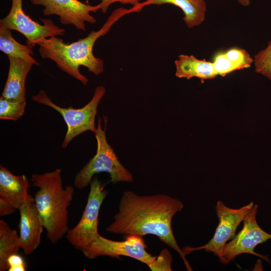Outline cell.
I'll list each match as a JSON object with an SVG mask.
<instances>
[{
  "instance_id": "obj_13",
  "label": "cell",
  "mask_w": 271,
  "mask_h": 271,
  "mask_svg": "<svg viewBox=\"0 0 271 271\" xmlns=\"http://www.w3.org/2000/svg\"><path fill=\"white\" fill-rule=\"evenodd\" d=\"M18 210L20 214L19 228L21 248L29 255L39 246L44 226L32 195Z\"/></svg>"
},
{
  "instance_id": "obj_15",
  "label": "cell",
  "mask_w": 271,
  "mask_h": 271,
  "mask_svg": "<svg viewBox=\"0 0 271 271\" xmlns=\"http://www.w3.org/2000/svg\"><path fill=\"white\" fill-rule=\"evenodd\" d=\"M175 64V75L178 78L189 79L197 77L204 80L215 78L217 76L212 62L198 59L192 55H179Z\"/></svg>"
},
{
  "instance_id": "obj_21",
  "label": "cell",
  "mask_w": 271,
  "mask_h": 271,
  "mask_svg": "<svg viewBox=\"0 0 271 271\" xmlns=\"http://www.w3.org/2000/svg\"><path fill=\"white\" fill-rule=\"evenodd\" d=\"M224 53L228 58L235 65L238 70L249 67L253 61L249 53L243 49L231 48Z\"/></svg>"
},
{
  "instance_id": "obj_10",
  "label": "cell",
  "mask_w": 271,
  "mask_h": 271,
  "mask_svg": "<svg viewBox=\"0 0 271 271\" xmlns=\"http://www.w3.org/2000/svg\"><path fill=\"white\" fill-rule=\"evenodd\" d=\"M257 205L254 204L243 220L241 230L225 245L219 260L222 263L228 264L243 253L252 254L269 261L268 257L254 250L257 245L271 239V234L264 231L257 223Z\"/></svg>"
},
{
  "instance_id": "obj_26",
  "label": "cell",
  "mask_w": 271,
  "mask_h": 271,
  "mask_svg": "<svg viewBox=\"0 0 271 271\" xmlns=\"http://www.w3.org/2000/svg\"><path fill=\"white\" fill-rule=\"evenodd\" d=\"M239 4L244 7H247L250 4V0H237Z\"/></svg>"
},
{
  "instance_id": "obj_16",
  "label": "cell",
  "mask_w": 271,
  "mask_h": 271,
  "mask_svg": "<svg viewBox=\"0 0 271 271\" xmlns=\"http://www.w3.org/2000/svg\"><path fill=\"white\" fill-rule=\"evenodd\" d=\"M166 4L177 6L182 10L184 15L183 19L189 28L197 26L205 20L207 8L204 0H147L143 4L134 7L133 9L136 11L148 5Z\"/></svg>"
},
{
  "instance_id": "obj_11",
  "label": "cell",
  "mask_w": 271,
  "mask_h": 271,
  "mask_svg": "<svg viewBox=\"0 0 271 271\" xmlns=\"http://www.w3.org/2000/svg\"><path fill=\"white\" fill-rule=\"evenodd\" d=\"M35 6L44 7L42 12L46 16L56 15L61 24L71 25L77 30L85 31L86 23L95 24L96 20L91 15L100 10L99 4L92 6L79 0H30Z\"/></svg>"
},
{
  "instance_id": "obj_8",
  "label": "cell",
  "mask_w": 271,
  "mask_h": 271,
  "mask_svg": "<svg viewBox=\"0 0 271 271\" xmlns=\"http://www.w3.org/2000/svg\"><path fill=\"white\" fill-rule=\"evenodd\" d=\"M253 205V202H250L241 208L234 209L226 206L222 201L218 200L215 210L219 223L213 236L204 245L196 247H184L182 249L184 254L186 255L193 251L204 250L206 252L213 253L220 260L227 242L235 236L236 229Z\"/></svg>"
},
{
  "instance_id": "obj_24",
  "label": "cell",
  "mask_w": 271,
  "mask_h": 271,
  "mask_svg": "<svg viewBox=\"0 0 271 271\" xmlns=\"http://www.w3.org/2000/svg\"><path fill=\"white\" fill-rule=\"evenodd\" d=\"M9 271H25L27 264L23 257L18 253L11 255L8 259Z\"/></svg>"
},
{
  "instance_id": "obj_9",
  "label": "cell",
  "mask_w": 271,
  "mask_h": 271,
  "mask_svg": "<svg viewBox=\"0 0 271 271\" xmlns=\"http://www.w3.org/2000/svg\"><path fill=\"white\" fill-rule=\"evenodd\" d=\"M43 25L32 20L24 12L23 0H12V6L8 15L0 20V26L17 31L26 38L27 44L32 47L41 39L62 36L65 30L55 25L49 19L40 18Z\"/></svg>"
},
{
  "instance_id": "obj_19",
  "label": "cell",
  "mask_w": 271,
  "mask_h": 271,
  "mask_svg": "<svg viewBox=\"0 0 271 271\" xmlns=\"http://www.w3.org/2000/svg\"><path fill=\"white\" fill-rule=\"evenodd\" d=\"M26 101L11 100L2 96L0 98V118L16 121L25 113Z\"/></svg>"
},
{
  "instance_id": "obj_17",
  "label": "cell",
  "mask_w": 271,
  "mask_h": 271,
  "mask_svg": "<svg viewBox=\"0 0 271 271\" xmlns=\"http://www.w3.org/2000/svg\"><path fill=\"white\" fill-rule=\"evenodd\" d=\"M21 248L17 231L12 229L4 220H0V270H8V258L18 253Z\"/></svg>"
},
{
  "instance_id": "obj_20",
  "label": "cell",
  "mask_w": 271,
  "mask_h": 271,
  "mask_svg": "<svg viewBox=\"0 0 271 271\" xmlns=\"http://www.w3.org/2000/svg\"><path fill=\"white\" fill-rule=\"evenodd\" d=\"M255 71L271 80V40L266 47L254 57Z\"/></svg>"
},
{
  "instance_id": "obj_3",
  "label": "cell",
  "mask_w": 271,
  "mask_h": 271,
  "mask_svg": "<svg viewBox=\"0 0 271 271\" xmlns=\"http://www.w3.org/2000/svg\"><path fill=\"white\" fill-rule=\"evenodd\" d=\"M61 169L42 174H34L32 186L38 187L34 200L47 236L52 243L58 241L68 230V208L72 200L75 189L63 187Z\"/></svg>"
},
{
  "instance_id": "obj_14",
  "label": "cell",
  "mask_w": 271,
  "mask_h": 271,
  "mask_svg": "<svg viewBox=\"0 0 271 271\" xmlns=\"http://www.w3.org/2000/svg\"><path fill=\"white\" fill-rule=\"evenodd\" d=\"M8 58V75L1 96L11 100L26 101V79L34 64L21 58Z\"/></svg>"
},
{
  "instance_id": "obj_6",
  "label": "cell",
  "mask_w": 271,
  "mask_h": 271,
  "mask_svg": "<svg viewBox=\"0 0 271 271\" xmlns=\"http://www.w3.org/2000/svg\"><path fill=\"white\" fill-rule=\"evenodd\" d=\"M87 201L77 225L69 229L66 238L76 249L81 250L93 242L99 235L98 231L99 213L101 204L108 194L97 178L90 183Z\"/></svg>"
},
{
  "instance_id": "obj_18",
  "label": "cell",
  "mask_w": 271,
  "mask_h": 271,
  "mask_svg": "<svg viewBox=\"0 0 271 271\" xmlns=\"http://www.w3.org/2000/svg\"><path fill=\"white\" fill-rule=\"evenodd\" d=\"M32 48L28 44L19 43L14 38L10 30L0 26V50L8 57L21 58L39 65L40 63L33 57Z\"/></svg>"
},
{
  "instance_id": "obj_22",
  "label": "cell",
  "mask_w": 271,
  "mask_h": 271,
  "mask_svg": "<svg viewBox=\"0 0 271 271\" xmlns=\"http://www.w3.org/2000/svg\"><path fill=\"white\" fill-rule=\"evenodd\" d=\"M212 63L217 76L224 77L228 73L238 70L235 65L226 56L224 52L217 53Z\"/></svg>"
},
{
  "instance_id": "obj_4",
  "label": "cell",
  "mask_w": 271,
  "mask_h": 271,
  "mask_svg": "<svg viewBox=\"0 0 271 271\" xmlns=\"http://www.w3.org/2000/svg\"><path fill=\"white\" fill-rule=\"evenodd\" d=\"M94 134L97 141L96 154L75 175L74 187L83 189L90 184L94 175L102 172L109 173L110 181L113 184L120 182H132V174L120 163L107 143L100 118Z\"/></svg>"
},
{
  "instance_id": "obj_7",
  "label": "cell",
  "mask_w": 271,
  "mask_h": 271,
  "mask_svg": "<svg viewBox=\"0 0 271 271\" xmlns=\"http://www.w3.org/2000/svg\"><path fill=\"white\" fill-rule=\"evenodd\" d=\"M147 246L143 236L128 235L124 240L114 241L100 234L88 246L81 251L88 258L94 259L100 256L120 258L125 256L137 259L150 268L156 262L157 256L147 251Z\"/></svg>"
},
{
  "instance_id": "obj_5",
  "label": "cell",
  "mask_w": 271,
  "mask_h": 271,
  "mask_svg": "<svg viewBox=\"0 0 271 271\" xmlns=\"http://www.w3.org/2000/svg\"><path fill=\"white\" fill-rule=\"evenodd\" d=\"M106 89L103 86H97L91 100L83 107L74 108L71 106L64 108L54 103L44 90L33 95L32 100L48 106L59 112L67 125V131L62 143V148H66L72 140L84 132L90 130L95 133V117L99 103L104 95Z\"/></svg>"
},
{
  "instance_id": "obj_25",
  "label": "cell",
  "mask_w": 271,
  "mask_h": 271,
  "mask_svg": "<svg viewBox=\"0 0 271 271\" xmlns=\"http://www.w3.org/2000/svg\"><path fill=\"white\" fill-rule=\"evenodd\" d=\"M141 0H101L99 4L100 10L102 13L105 14L109 6L114 3H120L122 4H130L134 7L139 5Z\"/></svg>"
},
{
  "instance_id": "obj_23",
  "label": "cell",
  "mask_w": 271,
  "mask_h": 271,
  "mask_svg": "<svg viewBox=\"0 0 271 271\" xmlns=\"http://www.w3.org/2000/svg\"><path fill=\"white\" fill-rule=\"evenodd\" d=\"M172 261L171 254L167 249H165L162 250L154 265L150 268L152 270H172Z\"/></svg>"
},
{
  "instance_id": "obj_2",
  "label": "cell",
  "mask_w": 271,
  "mask_h": 271,
  "mask_svg": "<svg viewBox=\"0 0 271 271\" xmlns=\"http://www.w3.org/2000/svg\"><path fill=\"white\" fill-rule=\"evenodd\" d=\"M130 12L124 8L114 10L99 30L92 31L87 37L70 44L64 43L57 37L40 39L36 42L40 55L43 59L54 61L61 70L86 85L88 79L81 73L79 67H86L95 75L103 72L102 60L95 57L93 53L94 45L99 38L109 31L118 20Z\"/></svg>"
},
{
  "instance_id": "obj_12",
  "label": "cell",
  "mask_w": 271,
  "mask_h": 271,
  "mask_svg": "<svg viewBox=\"0 0 271 271\" xmlns=\"http://www.w3.org/2000/svg\"><path fill=\"white\" fill-rule=\"evenodd\" d=\"M29 180L24 175H15L0 166V216L15 212L31 195Z\"/></svg>"
},
{
  "instance_id": "obj_1",
  "label": "cell",
  "mask_w": 271,
  "mask_h": 271,
  "mask_svg": "<svg viewBox=\"0 0 271 271\" xmlns=\"http://www.w3.org/2000/svg\"><path fill=\"white\" fill-rule=\"evenodd\" d=\"M183 207L180 200L167 195L142 196L125 191L113 221L106 230L114 234L155 235L180 255L187 270H192L172 228L174 216Z\"/></svg>"
}]
</instances>
